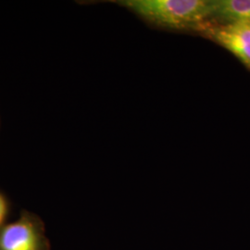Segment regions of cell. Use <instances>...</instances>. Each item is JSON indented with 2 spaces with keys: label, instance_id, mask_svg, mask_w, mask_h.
<instances>
[{
  "label": "cell",
  "instance_id": "6da1fadb",
  "mask_svg": "<svg viewBox=\"0 0 250 250\" xmlns=\"http://www.w3.org/2000/svg\"><path fill=\"white\" fill-rule=\"evenodd\" d=\"M118 3L152 24L172 30L198 32L210 17V1L205 0H124Z\"/></svg>",
  "mask_w": 250,
  "mask_h": 250
},
{
  "label": "cell",
  "instance_id": "7a4b0ae2",
  "mask_svg": "<svg viewBox=\"0 0 250 250\" xmlns=\"http://www.w3.org/2000/svg\"><path fill=\"white\" fill-rule=\"evenodd\" d=\"M0 250H50L41 223L31 215L0 227Z\"/></svg>",
  "mask_w": 250,
  "mask_h": 250
},
{
  "label": "cell",
  "instance_id": "3957f363",
  "mask_svg": "<svg viewBox=\"0 0 250 250\" xmlns=\"http://www.w3.org/2000/svg\"><path fill=\"white\" fill-rule=\"evenodd\" d=\"M198 32L224 46L250 70V22L217 24L208 21Z\"/></svg>",
  "mask_w": 250,
  "mask_h": 250
},
{
  "label": "cell",
  "instance_id": "277c9868",
  "mask_svg": "<svg viewBox=\"0 0 250 250\" xmlns=\"http://www.w3.org/2000/svg\"><path fill=\"white\" fill-rule=\"evenodd\" d=\"M210 20L217 24L250 22V0L210 1Z\"/></svg>",
  "mask_w": 250,
  "mask_h": 250
},
{
  "label": "cell",
  "instance_id": "5b68a950",
  "mask_svg": "<svg viewBox=\"0 0 250 250\" xmlns=\"http://www.w3.org/2000/svg\"><path fill=\"white\" fill-rule=\"evenodd\" d=\"M7 213H8L7 201H6L5 197L0 194V227L3 226V223L5 221Z\"/></svg>",
  "mask_w": 250,
  "mask_h": 250
}]
</instances>
